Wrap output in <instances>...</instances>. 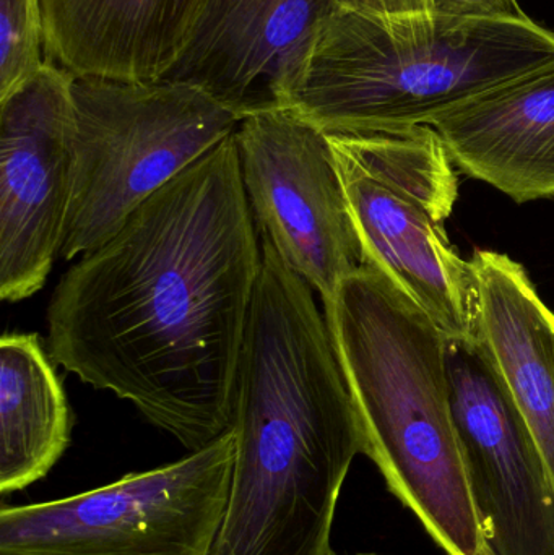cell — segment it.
<instances>
[{"instance_id": "1", "label": "cell", "mask_w": 554, "mask_h": 555, "mask_svg": "<svg viewBox=\"0 0 554 555\" xmlns=\"http://www.w3.org/2000/svg\"><path fill=\"white\" fill-rule=\"evenodd\" d=\"M234 133L83 254L48 307L55 364L130 401L189 452L230 430L262 267Z\"/></svg>"}, {"instance_id": "2", "label": "cell", "mask_w": 554, "mask_h": 555, "mask_svg": "<svg viewBox=\"0 0 554 555\" xmlns=\"http://www.w3.org/2000/svg\"><path fill=\"white\" fill-rule=\"evenodd\" d=\"M230 495L210 555H332L360 417L318 307H254L237 362Z\"/></svg>"}, {"instance_id": "3", "label": "cell", "mask_w": 554, "mask_h": 555, "mask_svg": "<svg viewBox=\"0 0 554 555\" xmlns=\"http://www.w3.org/2000/svg\"><path fill=\"white\" fill-rule=\"evenodd\" d=\"M364 453L446 555H490L449 397L448 336L364 263L325 300Z\"/></svg>"}, {"instance_id": "4", "label": "cell", "mask_w": 554, "mask_h": 555, "mask_svg": "<svg viewBox=\"0 0 554 555\" xmlns=\"http://www.w3.org/2000/svg\"><path fill=\"white\" fill-rule=\"evenodd\" d=\"M554 62V33L527 22L389 16L344 0L292 109L322 132H399Z\"/></svg>"}, {"instance_id": "5", "label": "cell", "mask_w": 554, "mask_h": 555, "mask_svg": "<svg viewBox=\"0 0 554 555\" xmlns=\"http://www.w3.org/2000/svg\"><path fill=\"white\" fill-rule=\"evenodd\" d=\"M364 263L390 278L448 338L480 336L478 281L449 240L458 166L433 127L332 133Z\"/></svg>"}, {"instance_id": "6", "label": "cell", "mask_w": 554, "mask_h": 555, "mask_svg": "<svg viewBox=\"0 0 554 555\" xmlns=\"http://www.w3.org/2000/svg\"><path fill=\"white\" fill-rule=\"evenodd\" d=\"M74 175L61 257L103 246L179 172L236 132L241 120L178 81L75 77Z\"/></svg>"}, {"instance_id": "7", "label": "cell", "mask_w": 554, "mask_h": 555, "mask_svg": "<svg viewBox=\"0 0 554 555\" xmlns=\"http://www.w3.org/2000/svg\"><path fill=\"white\" fill-rule=\"evenodd\" d=\"M234 434L59 501L2 507L0 555H210L230 495Z\"/></svg>"}, {"instance_id": "8", "label": "cell", "mask_w": 554, "mask_h": 555, "mask_svg": "<svg viewBox=\"0 0 554 555\" xmlns=\"http://www.w3.org/2000/svg\"><path fill=\"white\" fill-rule=\"evenodd\" d=\"M234 135L260 234L325 302L364 266L327 133L296 111L280 109L246 117Z\"/></svg>"}, {"instance_id": "9", "label": "cell", "mask_w": 554, "mask_h": 555, "mask_svg": "<svg viewBox=\"0 0 554 555\" xmlns=\"http://www.w3.org/2000/svg\"><path fill=\"white\" fill-rule=\"evenodd\" d=\"M449 397L490 555H554V482L487 346L448 338Z\"/></svg>"}, {"instance_id": "10", "label": "cell", "mask_w": 554, "mask_h": 555, "mask_svg": "<svg viewBox=\"0 0 554 555\" xmlns=\"http://www.w3.org/2000/svg\"><path fill=\"white\" fill-rule=\"evenodd\" d=\"M75 77L44 61L0 98V297L28 299L61 256L74 175Z\"/></svg>"}, {"instance_id": "11", "label": "cell", "mask_w": 554, "mask_h": 555, "mask_svg": "<svg viewBox=\"0 0 554 555\" xmlns=\"http://www.w3.org/2000/svg\"><path fill=\"white\" fill-rule=\"evenodd\" d=\"M344 0H207L162 80L188 83L237 119L292 109Z\"/></svg>"}, {"instance_id": "12", "label": "cell", "mask_w": 554, "mask_h": 555, "mask_svg": "<svg viewBox=\"0 0 554 555\" xmlns=\"http://www.w3.org/2000/svg\"><path fill=\"white\" fill-rule=\"evenodd\" d=\"M207 0H41L44 61L74 77L158 81Z\"/></svg>"}, {"instance_id": "13", "label": "cell", "mask_w": 554, "mask_h": 555, "mask_svg": "<svg viewBox=\"0 0 554 555\" xmlns=\"http://www.w3.org/2000/svg\"><path fill=\"white\" fill-rule=\"evenodd\" d=\"M452 162L516 202L554 195V62L433 124Z\"/></svg>"}, {"instance_id": "14", "label": "cell", "mask_w": 554, "mask_h": 555, "mask_svg": "<svg viewBox=\"0 0 554 555\" xmlns=\"http://www.w3.org/2000/svg\"><path fill=\"white\" fill-rule=\"evenodd\" d=\"M480 338L532 430L554 482V312L520 263L493 250L472 256Z\"/></svg>"}, {"instance_id": "15", "label": "cell", "mask_w": 554, "mask_h": 555, "mask_svg": "<svg viewBox=\"0 0 554 555\" xmlns=\"http://www.w3.org/2000/svg\"><path fill=\"white\" fill-rule=\"evenodd\" d=\"M36 333L0 339V492L44 478L70 442L64 388Z\"/></svg>"}, {"instance_id": "16", "label": "cell", "mask_w": 554, "mask_h": 555, "mask_svg": "<svg viewBox=\"0 0 554 555\" xmlns=\"http://www.w3.org/2000/svg\"><path fill=\"white\" fill-rule=\"evenodd\" d=\"M42 65L41 0H0V98L35 77Z\"/></svg>"}, {"instance_id": "17", "label": "cell", "mask_w": 554, "mask_h": 555, "mask_svg": "<svg viewBox=\"0 0 554 555\" xmlns=\"http://www.w3.org/2000/svg\"><path fill=\"white\" fill-rule=\"evenodd\" d=\"M435 15L462 20L527 22L530 18L517 0H429Z\"/></svg>"}, {"instance_id": "18", "label": "cell", "mask_w": 554, "mask_h": 555, "mask_svg": "<svg viewBox=\"0 0 554 555\" xmlns=\"http://www.w3.org/2000/svg\"><path fill=\"white\" fill-rule=\"evenodd\" d=\"M355 2L389 16H418L433 13L429 0H355Z\"/></svg>"}, {"instance_id": "19", "label": "cell", "mask_w": 554, "mask_h": 555, "mask_svg": "<svg viewBox=\"0 0 554 555\" xmlns=\"http://www.w3.org/2000/svg\"><path fill=\"white\" fill-rule=\"evenodd\" d=\"M332 555H337V554H332ZM357 555H377V554H357Z\"/></svg>"}]
</instances>
